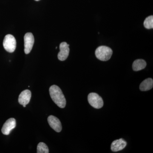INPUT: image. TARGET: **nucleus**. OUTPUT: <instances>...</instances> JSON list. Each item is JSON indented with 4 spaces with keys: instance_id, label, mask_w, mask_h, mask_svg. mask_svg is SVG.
Masks as SVG:
<instances>
[{
    "instance_id": "obj_1",
    "label": "nucleus",
    "mask_w": 153,
    "mask_h": 153,
    "mask_svg": "<svg viewBox=\"0 0 153 153\" xmlns=\"http://www.w3.org/2000/svg\"><path fill=\"white\" fill-rule=\"evenodd\" d=\"M50 97L54 102L60 108L66 105V100L61 89L56 85H52L49 89Z\"/></svg>"
},
{
    "instance_id": "obj_10",
    "label": "nucleus",
    "mask_w": 153,
    "mask_h": 153,
    "mask_svg": "<svg viewBox=\"0 0 153 153\" xmlns=\"http://www.w3.org/2000/svg\"><path fill=\"white\" fill-rule=\"evenodd\" d=\"M127 142L123 139L121 138L119 140L114 141L111 145V150L112 152H117L122 150L126 147Z\"/></svg>"
},
{
    "instance_id": "obj_5",
    "label": "nucleus",
    "mask_w": 153,
    "mask_h": 153,
    "mask_svg": "<svg viewBox=\"0 0 153 153\" xmlns=\"http://www.w3.org/2000/svg\"><path fill=\"white\" fill-rule=\"evenodd\" d=\"M25 41V52L26 54L30 53L34 44V37L32 33H26L24 37Z\"/></svg>"
},
{
    "instance_id": "obj_2",
    "label": "nucleus",
    "mask_w": 153,
    "mask_h": 153,
    "mask_svg": "<svg viewBox=\"0 0 153 153\" xmlns=\"http://www.w3.org/2000/svg\"><path fill=\"white\" fill-rule=\"evenodd\" d=\"M96 57L101 61H106L109 60L113 54L112 49L106 46H102L98 47L96 50Z\"/></svg>"
},
{
    "instance_id": "obj_11",
    "label": "nucleus",
    "mask_w": 153,
    "mask_h": 153,
    "mask_svg": "<svg viewBox=\"0 0 153 153\" xmlns=\"http://www.w3.org/2000/svg\"><path fill=\"white\" fill-rule=\"evenodd\" d=\"M153 86V79L151 78H147L141 83L140 86V90L142 91H147L152 89Z\"/></svg>"
},
{
    "instance_id": "obj_9",
    "label": "nucleus",
    "mask_w": 153,
    "mask_h": 153,
    "mask_svg": "<svg viewBox=\"0 0 153 153\" xmlns=\"http://www.w3.org/2000/svg\"><path fill=\"white\" fill-rule=\"evenodd\" d=\"M31 91L30 90H25L22 91L19 96V102L20 104L26 107V105L30 102L31 98Z\"/></svg>"
},
{
    "instance_id": "obj_13",
    "label": "nucleus",
    "mask_w": 153,
    "mask_h": 153,
    "mask_svg": "<svg viewBox=\"0 0 153 153\" xmlns=\"http://www.w3.org/2000/svg\"><path fill=\"white\" fill-rule=\"evenodd\" d=\"M37 152L38 153H49V148L47 145L44 143H40L37 146Z\"/></svg>"
},
{
    "instance_id": "obj_6",
    "label": "nucleus",
    "mask_w": 153,
    "mask_h": 153,
    "mask_svg": "<svg viewBox=\"0 0 153 153\" xmlns=\"http://www.w3.org/2000/svg\"><path fill=\"white\" fill-rule=\"evenodd\" d=\"M16 125V122L15 119L13 118L9 119L4 123L1 129L2 133L4 134L8 135L12 131V130L15 128Z\"/></svg>"
},
{
    "instance_id": "obj_15",
    "label": "nucleus",
    "mask_w": 153,
    "mask_h": 153,
    "mask_svg": "<svg viewBox=\"0 0 153 153\" xmlns=\"http://www.w3.org/2000/svg\"><path fill=\"white\" fill-rule=\"evenodd\" d=\"M35 1H40V0H35Z\"/></svg>"
},
{
    "instance_id": "obj_4",
    "label": "nucleus",
    "mask_w": 153,
    "mask_h": 153,
    "mask_svg": "<svg viewBox=\"0 0 153 153\" xmlns=\"http://www.w3.org/2000/svg\"><path fill=\"white\" fill-rule=\"evenodd\" d=\"M88 100L90 105L94 108H101L103 105V101L102 98L95 93H91L88 96Z\"/></svg>"
},
{
    "instance_id": "obj_3",
    "label": "nucleus",
    "mask_w": 153,
    "mask_h": 153,
    "mask_svg": "<svg viewBox=\"0 0 153 153\" xmlns=\"http://www.w3.org/2000/svg\"><path fill=\"white\" fill-rule=\"evenodd\" d=\"M3 46L7 52L13 53L16 47V38L10 34L6 35L3 41Z\"/></svg>"
},
{
    "instance_id": "obj_14",
    "label": "nucleus",
    "mask_w": 153,
    "mask_h": 153,
    "mask_svg": "<svg viewBox=\"0 0 153 153\" xmlns=\"http://www.w3.org/2000/svg\"><path fill=\"white\" fill-rule=\"evenodd\" d=\"M144 26L147 29H153V16H149L146 18L144 22Z\"/></svg>"
},
{
    "instance_id": "obj_7",
    "label": "nucleus",
    "mask_w": 153,
    "mask_h": 153,
    "mask_svg": "<svg viewBox=\"0 0 153 153\" xmlns=\"http://www.w3.org/2000/svg\"><path fill=\"white\" fill-rule=\"evenodd\" d=\"M69 44L66 42L61 43L60 45V52L58 54V58L61 61L66 60L68 57L69 53Z\"/></svg>"
},
{
    "instance_id": "obj_8",
    "label": "nucleus",
    "mask_w": 153,
    "mask_h": 153,
    "mask_svg": "<svg viewBox=\"0 0 153 153\" xmlns=\"http://www.w3.org/2000/svg\"><path fill=\"white\" fill-rule=\"evenodd\" d=\"M48 122L50 126L55 131L60 132L62 130L61 122L56 117L53 115L49 116L48 118Z\"/></svg>"
},
{
    "instance_id": "obj_12",
    "label": "nucleus",
    "mask_w": 153,
    "mask_h": 153,
    "mask_svg": "<svg viewBox=\"0 0 153 153\" xmlns=\"http://www.w3.org/2000/svg\"><path fill=\"white\" fill-rule=\"evenodd\" d=\"M146 63L143 59H137L134 61L132 65L134 71H138L142 70L146 66Z\"/></svg>"
}]
</instances>
